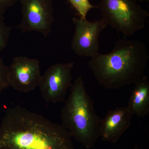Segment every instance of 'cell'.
Segmentation results:
<instances>
[{"label":"cell","instance_id":"6da1fadb","mask_svg":"<svg viewBox=\"0 0 149 149\" xmlns=\"http://www.w3.org/2000/svg\"><path fill=\"white\" fill-rule=\"evenodd\" d=\"M62 125L19 106L8 109L0 125V149H75Z\"/></svg>","mask_w":149,"mask_h":149},{"label":"cell","instance_id":"9a60e30c","mask_svg":"<svg viewBox=\"0 0 149 149\" xmlns=\"http://www.w3.org/2000/svg\"><path fill=\"white\" fill-rule=\"evenodd\" d=\"M140 2L149 1V0H137Z\"/></svg>","mask_w":149,"mask_h":149},{"label":"cell","instance_id":"277c9868","mask_svg":"<svg viewBox=\"0 0 149 149\" xmlns=\"http://www.w3.org/2000/svg\"><path fill=\"white\" fill-rule=\"evenodd\" d=\"M101 19L124 37L134 35L146 26L148 12L137 0H100Z\"/></svg>","mask_w":149,"mask_h":149},{"label":"cell","instance_id":"5b68a950","mask_svg":"<svg viewBox=\"0 0 149 149\" xmlns=\"http://www.w3.org/2000/svg\"><path fill=\"white\" fill-rule=\"evenodd\" d=\"M74 65L73 62L56 63L42 76L39 87L46 102L54 104L65 102L68 90L72 85Z\"/></svg>","mask_w":149,"mask_h":149},{"label":"cell","instance_id":"7a4b0ae2","mask_svg":"<svg viewBox=\"0 0 149 149\" xmlns=\"http://www.w3.org/2000/svg\"><path fill=\"white\" fill-rule=\"evenodd\" d=\"M149 56L145 44L138 40L119 39L109 53H99L88 65L97 82L116 90L135 84L144 75Z\"/></svg>","mask_w":149,"mask_h":149},{"label":"cell","instance_id":"8992f818","mask_svg":"<svg viewBox=\"0 0 149 149\" xmlns=\"http://www.w3.org/2000/svg\"><path fill=\"white\" fill-rule=\"evenodd\" d=\"M22 18L18 27L22 32L36 31L47 37L54 21L52 0H19Z\"/></svg>","mask_w":149,"mask_h":149},{"label":"cell","instance_id":"2e32d148","mask_svg":"<svg viewBox=\"0 0 149 149\" xmlns=\"http://www.w3.org/2000/svg\"><path fill=\"white\" fill-rule=\"evenodd\" d=\"M135 149H139V148H137V147H136V148H135Z\"/></svg>","mask_w":149,"mask_h":149},{"label":"cell","instance_id":"9c48e42d","mask_svg":"<svg viewBox=\"0 0 149 149\" xmlns=\"http://www.w3.org/2000/svg\"><path fill=\"white\" fill-rule=\"evenodd\" d=\"M132 113L127 107L109 111L100 121V135L102 141L115 144L131 124Z\"/></svg>","mask_w":149,"mask_h":149},{"label":"cell","instance_id":"3957f363","mask_svg":"<svg viewBox=\"0 0 149 149\" xmlns=\"http://www.w3.org/2000/svg\"><path fill=\"white\" fill-rule=\"evenodd\" d=\"M64 102L61 113L62 126L86 148H93L100 137V118L81 76L70 86L69 95Z\"/></svg>","mask_w":149,"mask_h":149},{"label":"cell","instance_id":"52a82bcc","mask_svg":"<svg viewBox=\"0 0 149 149\" xmlns=\"http://www.w3.org/2000/svg\"><path fill=\"white\" fill-rule=\"evenodd\" d=\"M74 32L71 48L77 55L94 57L100 53L99 37L107 24L102 19L90 22L87 19H72Z\"/></svg>","mask_w":149,"mask_h":149},{"label":"cell","instance_id":"7c38bea8","mask_svg":"<svg viewBox=\"0 0 149 149\" xmlns=\"http://www.w3.org/2000/svg\"><path fill=\"white\" fill-rule=\"evenodd\" d=\"M12 28L6 25L3 15L0 14V51L7 46Z\"/></svg>","mask_w":149,"mask_h":149},{"label":"cell","instance_id":"4fadbf2b","mask_svg":"<svg viewBox=\"0 0 149 149\" xmlns=\"http://www.w3.org/2000/svg\"><path fill=\"white\" fill-rule=\"evenodd\" d=\"M8 67L0 58V94L9 87L8 80Z\"/></svg>","mask_w":149,"mask_h":149},{"label":"cell","instance_id":"ba28073f","mask_svg":"<svg viewBox=\"0 0 149 149\" xmlns=\"http://www.w3.org/2000/svg\"><path fill=\"white\" fill-rule=\"evenodd\" d=\"M8 67L9 87L24 93L39 87L42 75L38 60L19 56L13 59Z\"/></svg>","mask_w":149,"mask_h":149},{"label":"cell","instance_id":"5bb4252c","mask_svg":"<svg viewBox=\"0 0 149 149\" xmlns=\"http://www.w3.org/2000/svg\"><path fill=\"white\" fill-rule=\"evenodd\" d=\"M19 0H0V14L3 15L6 11Z\"/></svg>","mask_w":149,"mask_h":149},{"label":"cell","instance_id":"8fae6325","mask_svg":"<svg viewBox=\"0 0 149 149\" xmlns=\"http://www.w3.org/2000/svg\"><path fill=\"white\" fill-rule=\"evenodd\" d=\"M74 9L80 15V17L86 18L89 11L94 8H99L98 6L93 5L89 0H69Z\"/></svg>","mask_w":149,"mask_h":149},{"label":"cell","instance_id":"30bf717a","mask_svg":"<svg viewBox=\"0 0 149 149\" xmlns=\"http://www.w3.org/2000/svg\"><path fill=\"white\" fill-rule=\"evenodd\" d=\"M127 108L132 115L145 117L149 113V82L143 75L135 83Z\"/></svg>","mask_w":149,"mask_h":149}]
</instances>
